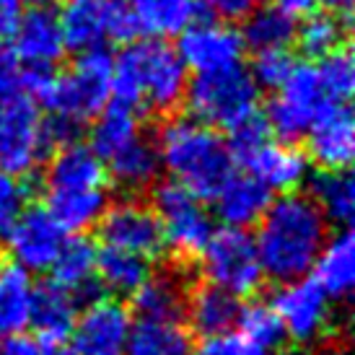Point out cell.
Returning <instances> with one entry per match:
<instances>
[{
	"label": "cell",
	"instance_id": "cell-1",
	"mask_svg": "<svg viewBox=\"0 0 355 355\" xmlns=\"http://www.w3.org/2000/svg\"><path fill=\"white\" fill-rule=\"evenodd\" d=\"M254 247L265 280L291 283L311 272L319 249L329 236V223L319 213L314 200L301 192L280 195L267 205L257 223Z\"/></svg>",
	"mask_w": 355,
	"mask_h": 355
},
{
	"label": "cell",
	"instance_id": "cell-2",
	"mask_svg": "<svg viewBox=\"0 0 355 355\" xmlns=\"http://www.w3.org/2000/svg\"><path fill=\"white\" fill-rule=\"evenodd\" d=\"M189 70L177 47L164 40H132L114 58L109 99L138 107L143 114H171L184 101Z\"/></svg>",
	"mask_w": 355,
	"mask_h": 355
},
{
	"label": "cell",
	"instance_id": "cell-3",
	"mask_svg": "<svg viewBox=\"0 0 355 355\" xmlns=\"http://www.w3.org/2000/svg\"><path fill=\"white\" fill-rule=\"evenodd\" d=\"M156 148L171 182L200 200L216 198L236 164L226 138L192 117H168L158 128Z\"/></svg>",
	"mask_w": 355,
	"mask_h": 355
},
{
	"label": "cell",
	"instance_id": "cell-4",
	"mask_svg": "<svg viewBox=\"0 0 355 355\" xmlns=\"http://www.w3.org/2000/svg\"><path fill=\"white\" fill-rule=\"evenodd\" d=\"M114 83V58L104 47L78 52V60L65 73H55L40 91L37 107H44L52 117L89 122L107 107Z\"/></svg>",
	"mask_w": 355,
	"mask_h": 355
},
{
	"label": "cell",
	"instance_id": "cell-5",
	"mask_svg": "<svg viewBox=\"0 0 355 355\" xmlns=\"http://www.w3.org/2000/svg\"><path fill=\"white\" fill-rule=\"evenodd\" d=\"M189 117L213 130H231L259 112V89L244 65L198 73L187 83L184 101Z\"/></svg>",
	"mask_w": 355,
	"mask_h": 355
},
{
	"label": "cell",
	"instance_id": "cell-6",
	"mask_svg": "<svg viewBox=\"0 0 355 355\" xmlns=\"http://www.w3.org/2000/svg\"><path fill=\"white\" fill-rule=\"evenodd\" d=\"M153 213L161 223L164 247L177 257V262H192L202 254L210 236L216 234V218L205 207V200L177 182H156L153 184Z\"/></svg>",
	"mask_w": 355,
	"mask_h": 355
},
{
	"label": "cell",
	"instance_id": "cell-7",
	"mask_svg": "<svg viewBox=\"0 0 355 355\" xmlns=\"http://www.w3.org/2000/svg\"><path fill=\"white\" fill-rule=\"evenodd\" d=\"M332 107L327 96V89L322 83L316 62H293V68L283 80L277 94L267 101L265 107V125L267 130L277 135V140L296 143L304 138L309 125L314 122L319 112Z\"/></svg>",
	"mask_w": 355,
	"mask_h": 355
},
{
	"label": "cell",
	"instance_id": "cell-8",
	"mask_svg": "<svg viewBox=\"0 0 355 355\" xmlns=\"http://www.w3.org/2000/svg\"><path fill=\"white\" fill-rule=\"evenodd\" d=\"M198 259L207 283L236 298H252L265 283L254 239L241 228L216 231Z\"/></svg>",
	"mask_w": 355,
	"mask_h": 355
},
{
	"label": "cell",
	"instance_id": "cell-9",
	"mask_svg": "<svg viewBox=\"0 0 355 355\" xmlns=\"http://www.w3.org/2000/svg\"><path fill=\"white\" fill-rule=\"evenodd\" d=\"M47 156L50 146L37 101L21 94L0 104V171L29 177Z\"/></svg>",
	"mask_w": 355,
	"mask_h": 355
},
{
	"label": "cell",
	"instance_id": "cell-10",
	"mask_svg": "<svg viewBox=\"0 0 355 355\" xmlns=\"http://www.w3.org/2000/svg\"><path fill=\"white\" fill-rule=\"evenodd\" d=\"M277 319L283 324L286 340L296 345H316L329 335L332 327V298L316 286L311 277H298L283 283L272 298Z\"/></svg>",
	"mask_w": 355,
	"mask_h": 355
},
{
	"label": "cell",
	"instance_id": "cell-11",
	"mask_svg": "<svg viewBox=\"0 0 355 355\" xmlns=\"http://www.w3.org/2000/svg\"><path fill=\"white\" fill-rule=\"evenodd\" d=\"M99 236L104 247H114L143 259H156L164 254V234L153 207L140 200H119L114 205H107L104 216L99 218Z\"/></svg>",
	"mask_w": 355,
	"mask_h": 355
},
{
	"label": "cell",
	"instance_id": "cell-12",
	"mask_svg": "<svg viewBox=\"0 0 355 355\" xmlns=\"http://www.w3.org/2000/svg\"><path fill=\"white\" fill-rule=\"evenodd\" d=\"M132 327V311L122 301L94 298L76 316L70 332L73 350L76 355H125Z\"/></svg>",
	"mask_w": 355,
	"mask_h": 355
},
{
	"label": "cell",
	"instance_id": "cell-13",
	"mask_svg": "<svg viewBox=\"0 0 355 355\" xmlns=\"http://www.w3.org/2000/svg\"><path fill=\"white\" fill-rule=\"evenodd\" d=\"M244 42L239 29L218 19L192 21L187 29L179 34L177 52L187 70L198 73H213L241 65L244 58Z\"/></svg>",
	"mask_w": 355,
	"mask_h": 355
},
{
	"label": "cell",
	"instance_id": "cell-14",
	"mask_svg": "<svg viewBox=\"0 0 355 355\" xmlns=\"http://www.w3.org/2000/svg\"><path fill=\"white\" fill-rule=\"evenodd\" d=\"M65 236L68 234L55 223L47 207H26L3 241L16 265L26 272H44L55 262Z\"/></svg>",
	"mask_w": 355,
	"mask_h": 355
},
{
	"label": "cell",
	"instance_id": "cell-15",
	"mask_svg": "<svg viewBox=\"0 0 355 355\" xmlns=\"http://www.w3.org/2000/svg\"><path fill=\"white\" fill-rule=\"evenodd\" d=\"M306 158L319 168H350L355 156V119L347 104L319 112L306 130Z\"/></svg>",
	"mask_w": 355,
	"mask_h": 355
},
{
	"label": "cell",
	"instance_id": "cell-16",
	"mask_svg": "<svg viewBox=\"0 0 355 355\" xmlns=\"http://www.w3.org/2000/svg\"><path fill=\"white\" fill-rule=\"evenodd\" d=\"M239 164L247 166V174L254 177L262 187H267L272 195H288L298 192L309 179V158L301 148L286 140H270L257 146L247 158Z\"/></svg>",
	"mask_w": 355,
	"mask_h": 355
},
{
	"label": "cell",
	"instance_id": "cell-17",
	"mask_svg": "<svg viewBox=\"0 0 355 355\" xmlns=\"http://www.w3.org/2000/svg\"><path fill=\"white\" fill-rule=\"evenodd\" d=\"M13 58L21 68H58L65 58V42L58 24V13L50 8H31L24 13L16 31L10 34Z\"/></svg>",
	"mask_w": 355,
	"mask_h": 355
},
{
	"label": "cell",
	"instance_id": "cell-18",
	"mask_svg": "<svg viewBox=\"0 0 355 355\" xmlns=\"http://www.w3.org/2000/svg\"><path fill=\"white\" fill-rule=\"evenodd\" d=\"M107 166L89 143H68L50 153L44 166L47 189H91L107 187Z\"/></svg>",
	"mask_w": 355,
	"mask_h": 355
},
{
	"label": "cell",
	"instance_id": "cell-19",
	"mask_svg": "<svg viewBox=\"0 0 355 355\" xmlns=\"http://www.w3.org/2000/svg\"><path fill=\"white\" fill-rule=\"evenodd\" d=\"M76 316H78V298L70 291L58 286L55 280L34 286L29 327H34L37 340L47 343V345L65 343L73 332Z\"/></svg>",
	"mask_w": 355,
	"mask_h": 355
},
{
	"label": "cell",
	"instance_id": "cell-20",
	"mask_svg": "<svg viewBox=\"0 0 355 355\" xmlns=\"http://www.w3.org/2000/svg\"><path fill=\"white\" fill-rule=\"evenodd\" d=\"M107 166V177L122 187L125 192H146L153 189V184L161 177V156H158L156 140L146 138L140 132L138 138H132L125 143L119 150H114L112 156L104 161Z\"/></svg>",
	"mask_w": 355,
	"mask_h": 355
},
{
	"label": "cell",
	"instance_id": "cell-21",
	"mask_svg": "<svg viewBox=\"0 0 355 355\" xmlns=\"http://www.w3.org/2000/svg\"><path fill=\"white\" fill-rule=\"evenodd\" d=\"M213 202H216V216L223 220V226L247 231L265 216L267 205L272 202V192L249 174H231L226 184L216 192Z\"/></svg>",
	"mask_w": 355,
	"mask_h": 355
},
{
	"label": "cell",
	"instance_id": "cell-22",
	"mask_svg": "<svg viewBox=\"0 0 355 355\" xmlns=\"http://www.w3.org/2000/svg\"><path fill=\"white\" fill-rule=\"evenodd\" d=\"M316 286L324 291L332 301H345L355 286V244L353 234L343 228L335 236H327L324 247L319 249L311 265Z\"/></svg>",
	"mask_w": 355,
	"mask_h": 355
},
{
	"label": "cell",
	"instance_id": "cell-23",
	"mask_svg": "<svg viewBox=\"0 0 355 355\" xmlns=\"http://www.w3.org/2000/svg\"><path fill=\"white\" fill-rule=\"evenodd\" d=\"M239 311H241V298L231 296L210 283L187 291L184 316H187L192 332L205 340L231 332L239 322Z\"/></svg>",
	"mask_w": 355,
	"mask_h": 355
},
{
	"label": "cell",
	"instance_id": "cell-24",
	"mask_svg": "<svg viewBox=\"0 0 355 355\" xmlns=\"http://www.w3.org/2000/svg\"><path fill=\"white\" fill-rule=\"evenodd\" d=\"M130 298L140 322H182L187 286L179 272H150Z\"/></svg>",
	"mask_w": 355,
	"mask_h": 355
},
{
	"label": "cell",
	"instance_id": "cell-25",
	"mask_svg": "<svg viewBox=\"0 0 355 355\" xmlns=\"http://www.w3.org/2000/svg\"><path fill=\"white\" fill-rule=\"evenodd\" d=\"M109 205L104 187L91 189H47V213L65 234H86L96 228Z\"/></svg>",
	"mask_w": 355,
	"mask_h": 355
},
{
	"label": "cell",
	"instance_id": "cell-26",
	"mask_svg": "<svg viewBox=\"0 0 355 355\" xmlns=\"http://www.w3.org/2000/svg\"><path fill=\"white\" fill-rule=\"evenodd\" d=\"M68 52H86L107 42V0H62L58 13Z\"/></svg>",
	"mask_w": 355,
	"mask_h": 355
},
{
	"label": "cell",
	"instance_id": "cell-27",
	"mask_svg": "<svg viewBox=\"0 0 355 355\" xmlns=\"http://www.w3.org/2000/svg\"><path fill=\"white\" fill-rule=\"evenodd\" d=\"M96 252L99 249L94 247V241L86 239L83 234H73V236H65L62 247H60L55 262L50 265L52 280L62 286L65 291H70L76 298L86 296L99 288L96 283Z\"/></svg>",
	"mask_w": 355,
	"mask_h": 355
},
{
	"label": "cell",
	"instance_id": "cell-28",
	"mask_svg": "<svg viewBox=\"0 0 355 355\" xmlns=\"http://www.w3.org/2000/svg\"><path fill=\"white\" fill-rule=\"evenodd\" d=\"M130 13L135 19L138 34L148 40L179 37L192 21H198L200 3L198 0H125Z\"/></svg>",
	"mask_w": 355,
	"mask_h": 355
},
{
	"label": "cell",
	"instance_id": "cell-29",
	"mask_svg": "<svg viewBox=\"0 0 355 355\" xmlns=\"http://www.w3.org/2000/svg\"><path fill=\"white\" fill-rule=\"evenodd\" d=\"M309 198L327 223L347 228L355 213V182L347 168H319L309 174Z\"/></svg>",
	"mask_w": 355,
	"mask_h": 355
},
{
	"label": "cell",
	"instance_id": "cell-30",
	"mask_svg": "<svg viewBox=\"0 0 355 355\" xmlns=\"http://www.w3.org/2000/svg\"><path fill=\"white\" fill-rule=\"evenodd\" d=\"M34 280L21 265L0 262V337L24 335L29 327Z\"/></svg>",
	"mask_w": 355,
	"mask_h": 355
},
{
	"label": "cell",
	"instance_id": "cell-31",
	"mask_svg": "<svg viewBox=\"0 0 355 355\" xmlns=\"http://www.w3.org/2000/svg\"><path fill=\"white\" fill-rule=\"evenodd\" d=\"M140 119H143V112L138 107L117 99H109L107 107L94 117V125H91V135H89L91 150L101 161H107L114 150H119L132 138H138Z\"/></svg>",
	"mask_w": 355,
	"mask_h": 355
},
{
	"label": "cell",
	"instance_id": "cell-32",
	"mask_svg": "<svg viewBox=\"0 0 355 355\" xmlns=\"http://www.w3.org/2000/svg\"><path fill=\"white\" fill-rule=\"evenodd\" d=\"M296 16L286 13L283 8L272 6H259L244 19V29L241 42L244 47L252 52H265V50H288L293 40H296Z\"/></svg>",
	"mask_w": 355,
	"mask_h": 355
},
{
	"label": "cell",
	"instance_id": "cell-33",
	"mask_svg": "<svg viewBox=\"0 0 355 355\" xmlns=\"http://www.w3.org/2000/svg\"><path fill=\"white\" fill-rule=\"evenodd\" d=\"M150 262L122 249L104 247L96 252V283L117 298L132 296L150 275Z\"/></svg>",
	"mask_w": 355,
	"mask_h": 355
},
{
	"label": "cell",
	"instance_id": "cell-34",
	"mask_svg": "<svg viewBox=\"0 0 355 355\" xmlns=\"http://www.w3.org/2000/svg\"><path fill=\"white\" fill-rule=\"evenodd\" d=\"M125 355H195V345L179 322H138Z\"/></svg>",
	"mask_w": 355,
	"mask_h": 355
},
{
	"label": "cell",
	"instance_id": "cell-35",
	"mask_svg": "<svg viewBox=\"0 0 355 355\" xmlns=\"http://www.w3.org/2000/svg\"><path fill=\"white\" fill-rule=\"evenodd\" d=\"M347 40V21L335 16V13H306V19L296 26V40L298 50L304 52L309 60H322L332 52L343 50Z\"/></svg>",
	"mask_w": 355,
	"mask_h": 355
},
{
	"label": "cell",
	"instance_id": "cell-36",
	"mask_svg": "<svg viewBox=\"0 0 355 355\" xmlns=\"http://www.w3.org/2000/svg\"><path fill=\"white\" fill-rule=\"evenodd\" d=\"M239 335L247 337L252 345L262 347L267 353H275L277 347L286 343V332L277 319L275 309L262 301H252V304L241 306L239 311Z\"/></svg>",
	"mask_w": 355,
	"mask_h": 355
},
{
	"label": "cell",
	"instance_id": "cell-37",
	"mask_svg": "<svg viewBox=\"0 0 355 355\" xmlns=\"http://www.w3.org/2000/svg\"><path fill=\"white\" fill-rule=\"evenodd\" d=\"M316 68L332 104H347L355 91V62L347 47L332 52L327 58L316 60Z\"/></svg>",
	"mask_w": 355,
	"mask_h": 355
},
{
	"label": "cell",
	"instance_id": "cell-38",
	"mask_svg": "<svg viewBox=\"0 0 355 355\" xmlns=\"http://www.w3.org/2000/svg\"><path fill=\"white\" fill-rule=\"evenodd\" d=\"M29 192L31 189L24 177L0 171V241L29 207Z\"/></svg>",
	"mask_w": 355,
	"mask_h": 355
},
{
	"label": "cell",
	"instance_id": "cell-39",
	"mask_svg": "<svg viewBox=\"0 0 355 355\" xmlns=\"http://www.w3.org/2000/svg\"><path fill=\"white\" fill-rule=\"evenodd\" d=\"M291 68H293V58L288 55V50H265L254 52L249 76L257 83V89L277 91L288 78Z\"/></svg>",
	"mask_w": 355,
	"mask_h": 355
},
{
	"label": "cell",
	"instance_id": "cell-40",
	"mask_svg": "<svg viewBox=\"0 0 355 355\" xmlns=\"http://www.w3.org/2000/svg\"><path fill=\"white\" fill-rule=\"evenodd\" d=\"M138 26L125 0H107V42L128 44L138 40Z\"/></svg>",
	"mask_w": 355,
	"mask_h": 355
},
{
	"label": "cell",
	"instance_id": "cell-41",
	"mask_svg": "<svg viewBox=\"0 0 355 355\" xmlns=\"http://www.w3.org/2000/svg\"><path fill=\"white\" fill-rule=\"evenodd\" d=\"M195 355H272V353L252 345L247 337H241L239 332H226V335L207 337Z\"/></svg>",
	"mask_w": 355,
	"mask_h": 355
},
{
	"label": "cell",
	"instance_id": "cell-42",
	"mask_svg": "<svg viewBox=\"0 0 355 355\" xmlns=\"http://www.w3.org/2000/svg\"><path fill=\"white\" fill-rule=\"evenodd\" d=\"M198 3L213 19L226 21V24L244 21L254 8L265 6V0H198Z\"/></svg>",
	"mask_w": 355,
	"mask_h": 355
},
{
	"label": "cell",
	"instance_id": "cell-43",
	"mask_svg": "<svg viewBox=\"0 0 355 355\" xmlns=\"http://www.w3.org/2000/svg\"><path fill=\"white\" fill-rule=\"evenodd\" d=\"M24 94V68L13 52H0V104Z\"/></svg>",
	"mask_w": 355,
	"mask_h": 355
},
{
	"label": "cell",
	"instance_id": "cell-44",
	"mask_svg": "<svg viewBox=\"0 0 355 355\" xmlns=\"http://www.w3.org/2000/svg\"><path fill=\"white\" fill-rule=\"evenodd\" d=\"M0 355H47V343L26 335L0 337Z\"/></svg>",
	"mask_w": 355,
	"mask_h": 355
},
{
	"label": "cell",
	"instance_id": "cell-45",
	"mask_svg": "<svg viewBox=\"0 0 355 355\" xmlns=\"http://www.w3.org/2000/svg\"><path fill=\"white\" fill-rule=\"evenodd\" d=\"M21 16H24V3L21 0H0V40H10L16 31Z\"/></svg>",
	"mask_w": 355,
	"mask_h": 355
},
{
	"label": "cell",
	"instance_id": "cell-46",
	"mask_svg": "<svg viewBox=\"0 0 355 355\" xmlns=\"http://www.w3.org/2000/svg\"><path fill=\"white\" fill-rule=\"evenodd\" d=\"M316 6H322L327 13H335L345 21H350V13H353V0H316Z\"/></svg>",
	"mask_w": 355,
	"mask_h": 355
},
{
	"label": "cell",
	"instance_id": "cell-47",
	"mask_svg": "<svg viewBox=\"0 0 355 355\" xmlns=\"http://www.w3.org/2000/svg\"><path fill=\"white\" fill-rule=\"evenodd\" d=\"M47 355H76V350L60 343V345H47Z\"/></svg>",
	"mask_w": 355,
	"mask_h": 355
},
{
	"label": "cell",
	"instance_id": "cell-48",
	"mask_svg": "<svg viewBox=\"0 0 355 355\" xmlns=\"http://www.w3.org/2000/svg\"><path fill=\"white\" fill-rule=\"evenodd\" d=\"M24 6H31V8H52L60 0H21Z\"/></svg>",
	"mask_w": 355,
	"mask_h": 355
}]
</instances>
